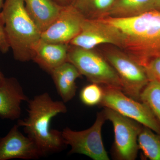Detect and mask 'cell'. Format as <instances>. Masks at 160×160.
Wrapping results in <instances>:
<instances>
[{"instance_id":"1","label":"cell","mask_w":160,"mask_h":160,"mask_svg":"<svg viewBox=\"0 0 160 160\" xmlns=\"http://www.w3.org/2000/svg\"><path fill=\"white\" fill-rule=\"evenodd\" d=\"M98 18L114 27L119 34V48L143 67L160 57L159 10L129 17L105 16Z\"/></svg>"},{"instance_id":"2","label":"cell","mask_w":160,"mask_h":160,"mask_svg":"<svg viewBox=\"0 0 160 160\" xmlns=\"http://www.w3.org/2000/svg\"><path fill=\"white\" fill-rule=\"evenodd\" d=\"M28 102L27 118L19 120L18 125L37 145L42 157L61 151L65 144L62 132L51 129V120L59 113L67 112L63 101H54L47 92L36 96Z\"/></svg>"},{"instance_id":"3","label":"cell","mask_w":160,"mask_h":160,"mask_svg":"<svg viewBox=\"0 0 160 160\" xmlns=\"http://www.w3.org/2000/svg\"><path fill=\"white\" fill-rule=\"evenodd\" d=\"M2 9L5 30L14 58L22 62L32 60L42 32L26 10L24 0H6Z\"/></svg>"},{"instance_id":"4","label":"cell","mask_w":160,"mask_h":160,"mask_svg":"<svg viewBox=\"0 0 160 160\" xmlns=\"http://www.w3.org/2000/svg\"><path fill=\"white\" fill-rule=\"evenodd\" d=\"M68 62L73 64L81 75L91 82L122 91V83L117 72L106 58L92 49L69 45Z\"/></svg>"},{"instance_id":"5","label":"cell","mask_w":160,"mask_h":160,"mask_svg":"<svg viewBox=\"0 0 160 160\" xmlns=\"http://www.w3.org/2000/svg\"><path fill=\"white\" fill-rule=\"evenodd\" d=\"M106 120L104 111L98 113L91 127L82 131H73L66 127L62 131L65 145L71 147L69 154L85 155L94 160H109L102 136V129Z\"/></svg>"},{"instance_id":"6","label":"cell","mask_w":160,"mask_h":160,"mask_svg":"<svg viewBox=\"0 0 160 160\" xmlns=\"http://www.w3.org/2000/svg\"><path fill=\"white\" fill-rule=\"evenodd\" d=\"M102 88L101 106L114 110L160 134V123L147 105L129 97L120 89L104 86Z\"/></svg>"},{"instance_id":"7","label":"cell","mask_w":160,"mask_h":160,"mask_svg":"<svg viewBox=\"0 0 160 160\" xmlns=\"http://www.w3.org/2000/svg\"><path fill=\"white\" fill-rule=\"evenodd\" d=\"M105 54L106 59L117 72L123 92L140 101L141 92L149 81L145 68L124 52L110 49Z\"/></svg>"},{"instance_id":"8","label":"cell","mask_w":160,"mask_h":160,"mask_svg":"<svg viewBox=\"0 0 160 160\" xmlns=\"http://www.w3.org/2000/svg\"><path fill=\"white\" fill-rule=\"evenodd\" d=\"M103 111L106 120L111 122L113 126V154L115 158L119 160H135L139 149L138 137L142 125L109 108H104Z\"/></svg>"},{"instance_id":"9","label":"cell","mask_w":160,"mask_h":160,"mask_svg":"<svg viewBox=\"0 0 160 160\" xmlns=\"http://www.w3.org/2000/svg\"><path fill=\"white\" fill-rule=\"evenodd\" d=\"M85 18L72 4L63 6L58 18L41 34L48 42L69 44L79 33Z\"/></svg>"},{"instance_id":"10","label":"cell","mask_w":160,"mask_h":160,"mask_svg":"<svg viewBox=\"0 0 160 160\" xmlns=\"http://www.w3.org/2000/svg\"><path fill=\"white\" fill-rule=\"evenodd\" d=\"M71 46L93 49L109 44L119 48V34L114 27L100 18H85L79 33L69 43Z\"/></svg>"},{"instance_id":"11","label":"cell","mask_w":160,"mask_h":160,"mask_svg":"<svg viewBox=\"0 0 160 160\" xmlns=\"http://www.w3.org/2000/svg\"><path fill=\"white\" fill-rule=\"evenodd\" d=\"M19 127L15 125L6 136L0 138V160H35L42 157L36 144L21 133Z\"/></svg>"},{"instance_id":"12","label":"cell","mask_w":160,"mask_h":160,"mask_svg":"<svg viewBox=\"0 0 160 160\" xmlns=\"http://www.w3.org/2000/svg\"><path fill=\"white\" fill-rule=\"evenodd\" d=\"M29 100L16 79L5 78L0 86V118L18 119L22 113V102Z\"/></svg>"},{"instance_id":"13","label":"cell","mask_w":160,"mask_h":160,"mask_svg":"<svg viewBox=\"0 0 160 160\" xmlns=\"http://www.w3.org/2000/svg\"><path fill=\"white\" fill-rule=\"evenodd\" d=\"M69 45L48 42L40 40L35 47L32 60L49 73L68 62Z\"/></svg>"},{"instance_id":"14","label":"cell","mask_w":160,"mask_h":160,"mask_svg":"<svg viewBox=\"0 0 160 160\" xmlns=\"http://www.w3.org/2000/svg\"><path fill=\"white\" fill-rule=\"evenodd\" d=\"M24 2L28 13L42 33L58 18L64 6L54 0H24Z\"/></svg>"},{"instance_id":"15","label":"cell","mask_w":160,"mask_h":160,"mask_svg":"<svg viewBox=\"0 0 160 160\" xmlns=\"http://www.w3.org/2000/svg\"><path fill=\"white\" fill-rule=\"evenodd\" d=\"M50 74L63 102L66 103L72 99L77 88L76 81L82 75L77 68L66 62L53 69Z\"/></svg>"},{"instance_id":"16","label":"cell","mask_w":160,"mask_h":160,"mask_svg":"<svg viewBox=\"0 0 160 160\" xmlns=\"http://www.w3.org/2000/svg\"><path fill=\"white\" fill-rule=\"evenodd\" d=\"M154 9V0H115L106 16L129 17Z\"/></svg>"},{"instance_id":"17","label":"cell","mask_w":160,"mask_h":160,"mask_svg":"<svg viewBox=\"0 0 160 160\" xmlns=\"http://www.w3.org/2000/svg\"><path fill=\"white\" fill-rule=\"evenodd\" d=\"M115 0H72L71 4L85 18L96 19L107 15Z\"/></svg>"},{"instance_id":"18","label":"cell","mask_w":160,"mask_h":160,"mask_svg":"<svg viewBox=\"0 0 160 160\" xmlns=\"http://www.w3.org/2000/svg\"><path fill=\"white\" fill-rule=\"evenodd\" d=\"M142 127L138 137L139 148L146 158L151 160H160V134Z\"/></svg>"},{"instance_id":"19","label":"cell","mask_w":160,"mask_h":160,"mask_svg":"<svg viewBox=\"0 0 160 160\" xmlns=\"http://www.w3.org/2000/svg\"><path fill=\"white\" fill-rule=\"evenodd\" d=\"M140 100L149 107L160 123V82L150 80L141 92Z\"/></svg>"},{"instance_id":"20","label":"cell","mask_w":160,"mask_h":160,"mask_svg":"<svg viewBox=\"0 0 160 160\" xmlns=\"http://www.w3.org/2000/svg\"><path fill=\"white\" fill-rule=\"evenodd\" d=\"M103 96L102 87L94 83L85 86L80 93V99L82 102L89 106L99 105L102 99Z\"/></svg>"},{"instance_id":"21","label":"cell","mask_w":160,"mask_h":160,"mask_svg":"<svg viewBox=\"0 0 160 160\" xmlns=\"http://www.w3.org/2000/svg\"><path fill=\"white\" fill-rule=\"evenodd\" d=\"M144 68L149 81L156 80L160 82V57L149 61Z\"/></svg>"},{"instance_id":"22","label":"cell","mask_w":160,"mask_h":160,"mask_svg":"<svg viewBox=\"0 0 160 160\" xmlns=\"http://www.w3.org/2000/svg\"><path fill=\"white\" fill-rule=\"evenodd\" d=\"M9 41L5 30L2 12H0V52L6 53L10 48Z\"/></svg>"},{"instance_id":"23","label":"cell","mask_w":160,"mask_h":160,"mask_svg":"<svg viewBox=\"0 0 160 160\" xmlns=\"http://www.w3.org/2000/svg\"><path fill=\"white\" fill-rule=\"evenodd\" d=\"M61 6H65L71 4L72 0H54Z\"/></svg>"},{"instance_id":"24","label":"cell","mask_w":160,"mask_h":160,"mask_svg":"<svg viewBox=\"0 0 160 160\" xmlns=\"http://www.w3.org/2000/svg\"><path fill=\"white\" fill-rule=\"evenodd\" d=\"M155 9L160 11V0H154Z\"/></svg>"},{"instance_id":"25","label":"cell","mask_w":160,"mask_h":160,"mask_svg":"<svg viewBox=\"0 0 160 160\" xmlns=\"http://www.w3.org/2000/svg\"><path fill=\"white\" fill-rule=\"evenodd\" d=\"M5 77L3 75V73L1 72L0 71V86H2V84H3V82H4V80L5 79Z\"/></svg>"},{"instance_id":"26","label":"cell","mask_w":160,"mask_h":160,"mask_svg":"<svg viewBox=\"0 0 160 160\" xmlns=\"http://www.w3.org/2000/svg\"><path fill=\"white\" fill-rule=\"evenodd\" d=\"M3 5H4L3 0H0V10L2 8Z\"/></svg>"}]
</instances>
